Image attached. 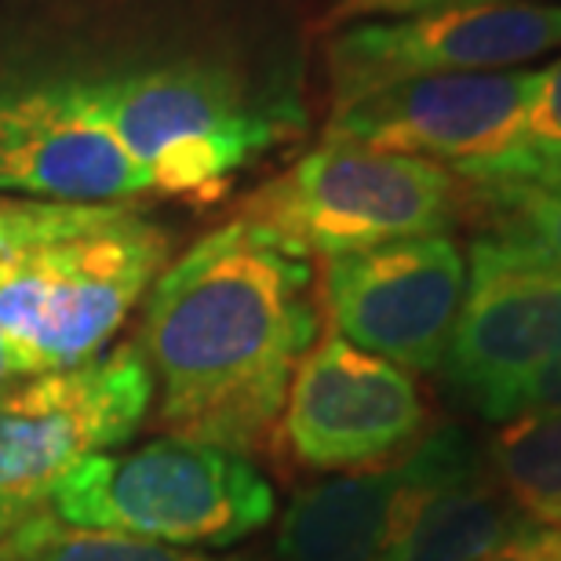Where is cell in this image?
<instances>
[{
	"mask_svg": "<svg viewBox=\"0 0 561 561\" xmlns=\"http://www.w3.org/2000/svg\"><path fill=\"white\" fill-rule=\"evenodd\" d=\"M313 266L252 219H230L146 291L142 354L157 426L260 456L277 442L299 362L318 343Z\"/></svg>",
	"mask_w": 561,
	"mask_h": 561,
	"instance_id": "cell-1",
	"label": "cell"
},
{
	"mask_svg": "<svg viewBox=\"0 0 561 561\" xmlns=\"http://www.w3.org/2000/svg\"><path fill=\"white\" fill-rule=\"evenodd\" d=\"M463 208V179L445 164L321 139L288 172L255 190L241 216L307 260H332L401 238L448 233Z\"/></svg>",
	"mask_w": 561,
	"mask_h": 561,
	"instance_id": "cell-5",
	"label": "cell"
},
{
	"mask_svg": "<svg viewBox=\"0 0 561 561\" xmlns=\"http://www.w3.org/2000/svg\"><path fill=\"white\" fill-rule=\"evenodd\" d=\"M561 354V266L529 244L481 233L437 373L478 416H514L525 383Z\"/></svg>",
	"mask_w": 561,
	"mask_h": 561,
	"instance_id": "cell-7",
	"label": "cell"
},
{
	"mask_svg": "<svg viewBox=\"0 0 561 561\" xmlns=\"http://www.w3.org/2000/svg\"><path fill=\"white\" fill-rule=\"evenodd\" d=\"M0 561H249V558H216L183 547H164L139 536L106 533V529H77L59 522L48 511L30 518L22 529L0 543Z\"/></svg>",
	"mask_w": 561,
	"mask_h": 561,
	"instance_id": "cell-16",
	"label": "cell"
},
{
	"mask_svg": "<svg viewBox=\"0 0 561 561\" xmlns=\"http://www.w3.org/2000/svg\"><path fill=\"white\" fill-rule=\"evenodd\" d=\"M467 4H561V0H335V22L357 19H394V15H420L437 8H467Z\"/></svg>",
	"mask_w": 561,
	"mask_h": 561,
	"instance_id": "cell-20",
	"label": "cell"
},
{
	"mask_svg": "<svg viewBox=\"0 0 561 561\" xmlns=\"http://www.w3.org/2000/svg\"><path fill=\"white\" fill-rule=\"evenodd\" d=\"M467 208L489 222V233L529 244L561 266V194L533 183H463Z\"/></svg>",
	"mask_w": 561,
	"mask_h": 561,
	"instance_id": "cell-17",
	"label": "cell"
},
{
	"mask_svg": "<svg viewBox=\"0 0 561 561\" xmlns=\"http://www.w3.org/2000/svg\"><path fill=\"white\" fill-rule=\"evenodd\" d=\"M121 208H128V201L121 205H62V201L0 197V271L19 252L103 227Z\"/></svg>",
	"mask_w": 561,
	"mask_h": 561,
	"instance_id": "cell-19",
	"label": "cell"
},
{
	"mask_svg": "<svg viewBox=\"0 0 561 561\" xmlns=\"http://www.w3.org/2000/svg\"><path fill=\"white\" fill-rule=\"evenodd\" d=\"M426 401L409 368L321 335L291 376L277 437L307 470H373L420 442Z\"/></svg>",
	"mask_w": 561,
	"mask_h": 561,
	"instance_id": "cell-10",
	"label": "cell"
},
{
	"mask_svg": "<svg viewBox=\"0 0 561 561\" xmlns=\"http://www.w3.org/2000/svg\"><path fill=\"white\" fill-rule=\"evenodd\" d=\"M81 95L125 146L150 194L219 201L244 168L299 131V110L260 99L238 73L208 62L77 77Z\"/></svg>",
	"mask_w": 561,
	"mask_h": 561,
	"instance_id": "cell-2",
	"label": "cell"
},
{
	"mask_svg": "<svg viewBox=\"0 0 561 561\" xmlns=\"http://www.w3.org/2000/svg\"><path fill=\"white\" fill-rule=\"evenodd\" d=\"M518 412H561V354L525 383L518 405H514V416Z\"/></svg>",
	"mask_w": 561,
	"mask_h": 561,
	"instance_id": "cell-22",
	"label": "cell"
},
{
	"mask_svg": "<svg viewBox=\"0 0 561 561\" xmlns=\"http://www.w3.org/2000/svg\"><path fill=\"white\" fill-rule=\"evenodd\" d=\"M525 522L463 426H437L401 456L379 561H481Z\"/></svg>",
	"mask_w": 561,
	"mask_h": 561,
	"instance_id": "cell-13",
	"label": "cell"
},
{
	"mask_svg": "<svg viewBox=\"0 0 561 561\" xmlns=\"http://www.w3.org/2000/svg\"><path fill=\"white\" fill-rule=\"evenodd\" d=\"M401 459L302 489L280 518L277 561H379Z\"/></svg>",
	"mask_w": 561,
	"mask_h": 561,
	"instance_id": "cell-14",
	"label": "cell"
},
{
	"mask_svg": "<svg viewBox=\"0 0 561 561\" xmlns=\"http://www.w3.org/2000/svg\"><path fill=\"white\" fill-rule=\"evenodd\" d=\"M511 183H533V186H547V190H558L561 194V153L547 157V161H540V164H533L522 179H511Z\"/></svg>",
	"mask_w": 561,
	"mask_h": 561,
	"instance_id": "cell-23",
	"label": "cell"
},
{
	"mask_svg": "<svg viewBox=\"0 0 561 561\" xmlns=\"http://www.w3.org/2000/svg\"><path fill=\"white\" fill-rule=\"evenodd\" d=\"M533 70L426 73L332 103L324 139L423 157L448 172L496 161L518 139Z\"/></svg>",
	"mask_w": 561,
	"mask_h": 561,
	"instance_id": "cell-12",
	"label": "cell"
},
{
	"mask_svg": "<svg viewBox=\"0 0 561 561\" xmlns=\"http://www.w3.org/2000/svg\"><path fill=\"white\" fill-rule=\"evenodd\" d=\"M467 288V255L423 233L324 260L321 299L335 335L409 373H437Z\"/></svg>",
	"mask_w": 561,
	"mask_h": 561,
	"instance_id": "cell-8",
	"label": "cell"
},
{
	"mask_svg": "<svg viewBox=\"0 0 561 561\" xmlns=\"http://www.w3.org/2000/svg\"><path fill=\"white\" fill-rule=\"evenodd\" d=\"M554 153H561V59L543 70H533L529 106H525L518 139L511 142V150H503L489 164L467 168L459 179L463 183H511Z\"/></svg>",
	"mask_w": 561,
	"mask_h": 561,
	"instance_id": "cell-18",
	"label": "cell"
},
{
	"mask_svg": "<svg viewBox=\"0 0 561 561\" xmlns=\"http://www.w3.org/2000/svg\"><path fill=\"white\" fill-rule=\"evenodd\" d=\"M15 379H22V368L15 362V354H11V346L4 340V332H0V390L11 387Z\"/></svg>",
	"mask_w": 561,
	"mask_h": 561,
	"instance_id": "cell-24",
	"label": "cell"
},
{
	"mask_svg": "<svg viewBox=\"0 0 561 561\" xmlns=\"http://www.w3.org/2000/svg\"><path fill=\"white\" fill-rule=\"evenodd\" d=\"M48 507L77 529L222 551L271 525L274 489L249 456L168 434L84 456L51 489Z\"/></svg>",
	"mask_w": 561,
	"mask_h": 561,
	"instance_id": "cell-3",
	"label": "cell"
},
{
	"mask_svg": "<svg viewBox=\"0 0 561 561\" xmlns=\"http://www.w3.org/2000/svg\"><path fill=\"white\" fill-rule=\"evenodd\" d=\"M139 194H150V183L81 95L77 77L0 59V197L121 205Z\"/></svg>",
	"mask_w": 561,
	"mask_h": 561,
	"instance_id": "cell-11",
	"label": "cell"
},
{
	"mask_svg": "<svg viewBox=\"0 0 561 561\" xmlns=\"http://www.w3.org/2000/svg\"><path fill=\"white\" fill-rule=\"evenodd\" d=\"M485 456L522 518L561 536V412H518L503 420Z\"/></svg>",
	"mask_w": 561,
	"mask_h": 561,
	"instance_id": "cell-15",
	"label": "cell"
},
{
	"mask_svg": "<svg viewBox=\"0 0 561 561\" xmlns=\"http://www.w3.org/2000/svg\"><path fill=\"white\" fill-rule=\"evenodd\" d=\"M172 238L136 205L103 227L19 252L0 271V332L22 376L103 357L136 302L168 266Z\"/></svg>",
	"mask_w": 561,
	"mask_h": 561,
	"instance_id": "cell-4",
	"label": "cell"
},
{
	"mask_svg": "<svg viewBox=\"0 0 561 561\" xmlns=\"http://www.w3.org/2000/svg\"><path fill=\"white\" fill-rule=\"evenodd\" d=\"M481 561H561V536L540 529V525H525L514 540L496 547Z\"/></svg>",
	"mask_w": 561,
	"mask_h": 561,
	"instance_id": "cell-21",
	"label": "cell"
},
{
	"mask_svg": "<svg viewBox=\"0 0 561 561\" xmlns=\"http://www.w3.org/2000/svg\"><path fill=\"white\" fill-rule=\"evenodd\" d=\"M561 51V4H467L343 22L329 41L332 103L426 73L518 70Z\"/></svg>",
	"mask_w": 561,
	"mask_h": 561,
	"instance_id": "cell-9",
	"label": "cell"
},
{
	"mask_svg": "<svg viewBox=\"0 0 561 561\" xmlns=\"http://www.w3.org/2000/svg\"><path fill=\"white\" fill-rule=\"evenodd\" d=\"M150 405L153 383L136 343L0 390V543L48 511L73 463L128 442Z\"/></svg>",
	"mask_w": 561,
	"mask_h": 561,
	"instance_id": "cell-6",
	"label": "cell"
}]
</instances>
